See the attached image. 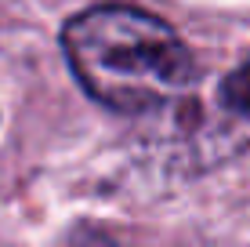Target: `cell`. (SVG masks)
<instances>
[{
  "label": "cell",
  "mask_w": 250,
  "mask_h": 247,
  "mask_svg": "<svg viewBox=\"0 0 250 247\" xmlns=\"http://www.w3.org/2000/svg\"><path fill=\"white\" fill-rule=\"evenodd\" d=\"M62 47L91 98L116 113H149L196 84L185 40L163 19L127 4H102L65 22Z\"/></svg>",
  "instance_id": "cell-1"
},
{
  "label": "cell",
  "mask_w": 250,
  "mask_h": 247,
  "mask_svg": "<svg viewBox=\"0 0 250 247\" xmlns=\"http://www.w3.org/2000/svg\"><path fill=\"white\" fill-rule=\"evenodd\" d=\"M214 106H218V113H221L229 131H239L243 138H250V55L243 62H236L218 80Z\"/></svg>",
  "instance_id": "cell-2"
}]
</instances>
